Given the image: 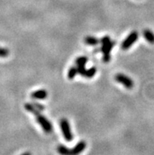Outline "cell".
<instances>
[{"instance_id":"obj_1","label":"cell","mask_w":154,"mask_h":155,"mask_svg":"<svg viewBox=\"0 0 154 155\" xmlns=\"http://www.w3.org/2000/svg\"><path fill=\"white\" fill-rule=\"evenodd\" d=\"M87 144L84 141H80L77 143L72 149H69L63 145L57 147V150L59 154L61 155H79L86 149Z\"/></svg>"},{"instance_id":"obj_2","label":"cell","mask_w":154,"mask_h":155,"mask_svg":"<svg viewBox=\"0 0 154 155\" xmlns=\"http://www.w3.org/2000/svg\"><path fill=\"white\" fill-rule=\"evenodd\" d=\"M60 126H61V132L65 139L68 142H71L73 139V135L72 133L71 128L69 125V120L65 118H62L60 120Z\"/></svg>"},{"instance_id":"obj_3","label":"cell","mask_w":154,"mask_h":155,"mask_svg":"<svg viewBox=\"0 0 154 155\" xmlns=\"http://www.w3.org/2000/svg\"><path fill=\"white\" fill-rule=\"evenodd\" d=\"M116 42L115 41H110L107 43H104L101 44V47H100V52L103 54V57L102 60L105 63H108L111 60V55H110V52H111L112 47L115 46Z\"/></svg>"},{"instance_id":"obj_4","label":"cell","mask_w":154,"mask_h":155,"mask_svg":"<svg viewBox=\"0 0 154 155\" xmlns=\"http://www.w3.org/2000/svg\"><path fill=\"white\" fill-rule=\"evenodd\" d=\"M35 119H36L37 123L38 125H40V126L42 127V129L45 132L50 134V133L53 132V125L46 116L39 113V114L35 116Z\"/></svg>"},{"instance_id":"obj_5","label":"cell","mask_w":154,"mask_h":155,"mask_svg":"<svg viewBox=\"0 0 154 155\" xmlns=\"http://www.w3.org/2000/svg\"><path fill=\"white\" fill-rule=\"evenodd\" d=\"M138 38V33L137 31H133L130 33V35L128 36L121 44V48L123 50H128L131 47L134 43H135Z\"/></svg>"},{"instance_id":"obj_6","label":"cell","mask_w":154,"mask_h":155,"mask_svg":"<svg viewBox=\"0 0 154 155\" xmlns=\"http://www.w3.org/2000/svg\"><path fill=\"white\" fill-rule=\"evenodd\" d=\"M115 79L118 83L123 84L128 89H131L134 87V82L132 81V80L130 77H128V76L124 75V74H116L115 76Z\"/></svg>"},{"instance_id":"obj_7","label":"cell","mask_w":154,"mask_h":155,"mask_svg":"<svg viewBox=\"0 0 154 155\" xmlns=\"http://www.w3.org/2000/svg\"><path fill=\"white\" fill-rule=\"evenodd\" d=\"M47 91L46 90H38L31 94V98L33 99H45L47 98Z\"/></svg>"},{"instance_id":"obj_8","label":"cell","mask_w":154,"mask_h":155,"mask_svg":"<svg viewBox=\"0 0 154 155\" xmlns=\"http://www.w3.org/2000/svg\"><path fill=\"white\" fill-rule=\"evenodd\" d=\"M84 42L88 46H93V47H95V46L98 45V43H100V40L94 36H87L84 39Z\"/></svg>"},{"instance_id":"obj_9","label":"cell","mask_w":154,"mask_h":155,"mask_svg":"<svg viewBox=\"0 0 154 155\" xmlns=\"http://www.w3.org/2000/svg\"><path fill=\"white\" fill-rule=\"evenodd\" d=\"M143 36H144L145 39L148 41L149 43H154V33L152 31L149 30V29H145L143 31Z\"/></svg>"},{"instance_id":"obj_10","label":"cell","mask_w":154,"mask_h":155,"mask_svg":"<svg viewBox=\"0 0 154 155\" xmlns=\"http://www.w3.org/2000/svg\"><path fill=\"white\" fill-rule=\"evenodd\" d=\"M24 108H25V110H26L27 111L32 113L34 114L35 116H36V115L41 113V111H39L38 109L35 108V107L32 105V103H26V104L24 105Z\"/></svg>"},{"instance_id":"obj_11","label":"cell","mask_w":154,"mask_h":155,"mask_svg":"<svg viewBox=\"0 0 154 155\" xmlns=\"http://www.w3.org/2000/svg\"><path fill=\"white\" fill-rule=\"evenodd\" d=\"M96 73H97V69L95 67H92L89 69V70H86L85 73L83 75V77L88 78V79L92 78L95 75Z\"/></svg>"},{"instance_id":"obj_12","label":"cell","mask_w":154,"mask_h":155,"mask_svg":"<svg viewBox=\"0 0 154 155\" xmlns=\"http://www.w3.org/2000/svg\"><path fill=\"white\" fill-rule=\"evenodd\" d=\"M77 73H78L77 66H72L69 70V72H68V78L69 80H72V79L75 78Z\"/></svg>"},{"instance_id":"obj_13","label":"cell","mask_w":154,"mask_h":155,"mask_svg":"<svg viewBox=\"0 0 154 155\" xmlns=\"http://www.w3.org/2000/svg\"><path fill=\"white\" fill-rule=\"evenodd\" d=\"M87 62V57L85 56H80L75 59V65L76 66H85Z\"/></svg>"},{"instance_id":"obj_14","label":"cell","mask_w":154,"mask_h":155,"mask_svg":"<svg viewBox=\"0 0 154 155\" xmlns=\"http://www.w3.org/2000/svg\"><path fill=\"white\" fill-rule=\"evenodd\" d=\"M10 54V51L4 47H0V57H6Z\"/></svg>"},{"instance_id":"obj_15","label":"cell","mask_w":154,"mask_h":155,"mask_svg":"<svg viewBox=\"0 0 154 155\" xmlns=\"http://www.w3.org/2000/svg\"><path fill=\"white\" fill-rule=\"evenodd\" d=\"M32 105L35 106V108L38 109V110H39V111H41V112L44 110V108H45L44 106H43V105L40 104V103H38V102H33Z\"/></svg>"},{"instance_id":"obj_16","label":"cell","mask_w":154,"mask_h":155,"mask_svg":"<svg viewBox=\"0 0 154 155\" xmlns=\"http://www.w3.org/2000/svg\"><path fill=\"white\" fill-rule=\"evenodd\" d=\"M110 41H111L110 37L106 36H104L103 38H101V39H100V43H101V44H104V43H109V42H110Z\"/></svg>"},{"instance_id":"obj_17","label":"cell","mask_w":154,"mask_h":155,"mask_svg":"<svg viewBox=\"0 0 154 155\" xmlns=\"http://www.w3.org/2000/svg\"><path fill=\"white\" fill-rule=\"evenodd\" d=\"M21 155H32V154H31L30 152H25V153H22V154H21Z\"/></svg>"}]
</instances>
